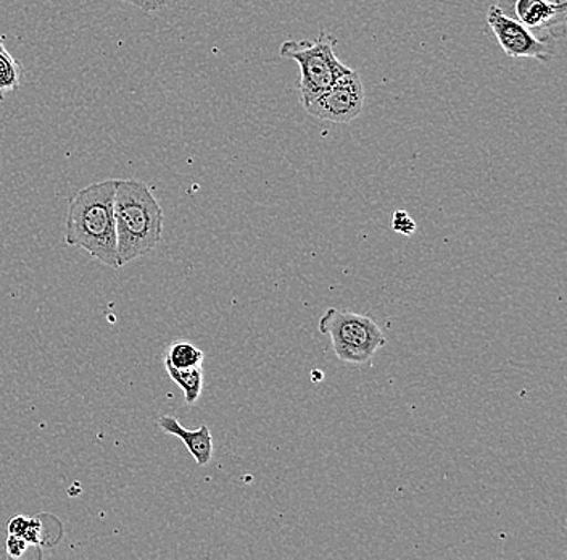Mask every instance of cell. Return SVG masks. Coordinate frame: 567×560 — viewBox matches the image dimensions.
<instances>
[{
    "label": "cell",
    "mask_w": 567,
    "mask_h": 560,
    "mask_svg": "<svg viewBox=\"0 0 567 560\" xmlns=\"http://www.w3.org/2000/svg\"><path fill=\"white\" fill-rule=\"evenodd\" d=\"M115 190L116 180H106L78 191L69 205L65 240L69 246L81 247L106 267L120 268Z\"/></svg>",
    "instance_id": "6da1fadb"
},
{
    "label": "cell",
    "mask_w": 567,
    "mask_h": 560,
    "mask_svg": "<svg viewBox=\"0 0 567 560\" xmlns=\"http://www.w3.org/2000/svg\"><path fill=\"white\" fill-rule=\"evenodd\" d=\"M113 211L120 267L158 246L163 235V211L147 184L116 180Z\"/></svg>",
    "instance_id": "7a4b0ae2"
},
{
    "label": "cell",
    "mask_w": 567,
    "mask_h": 560,
    "mask_svg": "<svg viewBox=\"0 0 567 560\" xmlns=\"http://www.w3.org/2000/svg\"><path fill=\"white\" fill-rule=\"evenodd\" d=\"M336 41L328 34L321 33L317 39L282 42L279 54L282 59L293 60L300 67L299 92L301 104H308L329 90L343 74L349 73V67L337 59Z\"/></svg>",
    "instance_id": "3957f363"
},
{
    "label": "cell",
    "mask_w": 567,
    "mask_h": 560,
    "mask_svg": "<svg viewBox=\"0 0 567 560\" xmlns=\"http://www.w3.org/2000/svg\"><path fill=\"white\" fill-rule=\"evenodd\" d=\"M319 332L331 338L336 356L346 364H371L374 354L388 344L371 317L339 308H329L319 318Z\"/></svg>",
    "instance_id": "277c9868"
},
{
    "label": "cell",
    "mask_w": 567,
    "mask_h": 560,
    "mask_svg": "<svg viewBox=\"0 0 567 560\" xmlns=\"http://www.w3.org/2000/svg\"><path fill=\"white\" fill-rule=\"evenodd\" d=\"M487 23L498 39L499 48L513 59H534L542 63L556 59L551 42L535 37L523 23L503 13L498 7L492 6L488 9Z\"/></svg>",
    "instance_id": "5b68a950"
},
{
    "label": "cell",
    "mask_w": 567,
    "mask_h": 560,
    "mask_svg": "<svg viewBox=\"0 0 567 560\" xmlns=\"http://www.w3.org/2000/svg\"><path fill=\"white\" fill-rule=\"evenodd\" d=\"M363 105V81L360 74L350 70L305 110L315 119L326 120V122L350 123L360 115Z\"/></svg>",
    "instance_id": "8992f818"
},
{
    "label": "cell",
    "mask_w": 567,
    "mask_h": 560,
    "mask_svg": "<svg viewBox=\"0 0 567 560\" xmlns=\"http://www.w3.org/2000/svg\"><path fill=\"white\" fill-rule=\"evenodd\" d=\"M566 17L567 13L559 12L547 0H517L514 3L513 19L544 41L565 37Z\"/></svg>",
    "instance_id": "52a82bcc"
},
{
    "label": "cell",
    "mask_w": 567,
    "mask_h": 560,
    "mask_svg": "<svg viewBox=\"0 0 567 560\" xmlns=\"http://www.w3.org/2000/svg\"><path fill=\"white\" fill-rule=\"evenodd\" d=\"M158 427L163 434L176 436L186 446L187 451L194 457L198 466H207L213 456V438L210 428L202 425L197 430H187L175 417L163 416L158 418Z\"/></svg>",
    "instance_id": "ba28073f"
},
{
    "label": "cell",
    "mask_w": 567,
    "mask_h": 560,
    "mask_svg": "<svg viewBox=\"0 0 567 560\" xmlns=\"http://www.w3.org/2000/svg\"><path fill=\"white\" fill-rule=\"evenodd\" d=\"M165 367L169 378L183 389L186 403H197L198 398H200L202 389H204V370H202V367L184 368V370L172 367V365H165Z\"/></svg>",
    "instance_id": "9c48e42d"
},
{
    "label": "cell",
    "mask_w": 567,
    "mask_h": 560,
    "mask_svg": "<svg viewBox=\"0 0 567 560\" xmlns=\"http://www.w3.org/2000/svg\"><path fill=\"white\" fill-rule=\"evenodd\" d=\"M23 83V67L13 59L0 38V94L17 91Z\"/></svg>",
    "instance_id": "30bf717a"
},
{
    "label": "cell",
    "mask_w": 567,
    "mask_h": 560,
    "mask_svg": "<svg viewBox=\"0 0 567 560\" xmlns=\"http://www.w3.org/2000/svg\"><path fill=\"white\" fill-rule=\"evenodd\" d=\"M204 359L205 354L193 343L176 342L169 346L168 353H166L165 365L184 370V368L202 367Z\"/></svg>",
    "instance_id": "8fae6325"
},
{
    "label": "cell",
    "mask_w": 567,
    "mask_h": 560,
    "mask_svg": "<svg viewBox=\"0 0 567 560\" xmlns=\"http://www.w3.org/2000/svg\"><path fill=\"white\" fill-rule=\"evenodd\" d=\"M393 232L403 236H413L416 232V222L408 215L406 211H396L392 220Z\"/></svg>",
    "instance_id": "7c38bea8"
},
{
    "label": "cell",
    "mask_w": 567,
    "mask_h": 560,
    "mask_svg": "<svg viewBox=\"0 0 567 560\" xmlns=\"http://www.w3.org/2000/svg\"><path fill=\"white\" fill-rule=\"evenodd\" d=\"M28 548H30L28 541L24 538L18 537V534H9V538H7V554L10 558L20 559Z\"/></svg>",
    "instance_id": "4fadbf2b"
},
{
    "label": "cell",
    "mask_w": 567,
    "mask_h": 560,
    "mask_svg": "<svg viewBox=\"0 0 567 560\" xmlns=\"http://www.w3.org/2000/svg\"><path fill=\"white\" fill-rule=\"evenodd\" d=\"M41 533H42V523L39 522L38 519H30L28 522L27 530L23 531L21 538L28 541V544L41 546Z\"/></svg>",
    "instance_id": "5bb4252c"
},
{
    "label": "cell",
    "mask_w": 567,
    "mask_h": 560,
    "mask_svg": "<svg viewBox=\"0 0 567 560\" xmlns=\"http://www.w3.org/2000/svg\"><path fill=\"white\" fill-rule=\"evenodd\" d=\"M123 2L131 3V6L144 10V12H157V10L163 9L169 0H123Z\"/></svg>",
    "instance_id": "9a60e30c"
},
{
    "label": "cell",
    "mask_w": 567,
    "mask_h": 560,
    "mask_svg": "<svg viewBox=\"0 0 567 560\" xmlns=\"http://www.w3.org/2000/svg\"><path fill=\"white\" fill-rule=\"evenodd\" d=\"M28 522H30V519H28V517H13V519L10 520L9 525H7V528H9V533L18 534V537H21V534H23V531L27 530Z\"/></svg>",
    "instance_id": "2e32d148"
},
{
    "label": "cell",
    "mask_w": 567,
    "mask_h": 560,
    "mask_svg": "<svg viewBox=\"0 0 567 560\" xmlns=\"http://www.w3.org/2000/svg\"><path fill=\"white\" fill-rule=\"evenodd\" d=\"M516 2L517 0H496V7L506 16L513 17L514 3Z\"/></svg>",
    "instance_id": "e0dca14e"
},
{
    "label": "cell",
    "mask_w": 567,
    "mask_h": 560,
    "mask_svg": "<svg viewBox=\"0 0 567 560\" xmlns=\"http://www.w3.org/2000/svg\"><path fill=\"white\" fill-rule=\"evenodd\" d=\"M549 6L555 7V9H558L559 12L567 13V0H547Z\"/></svg>",
    "instance_id": "ac0fdd59"
},
{
    "label": "cell",
    "mask_w": 567,
    "mask_h": 560,
    "mask_svg": "<svg viewBox=\"0 0 567 560\" xmlns=\"http://www.w3.org/2000/svg\"><path fill=\"white\" fill-rule=\"evenodd\" d=\"M322 378H324V374H322L321 370H317V368H315V370L311 371V380H313V383L322 381Z\"/></svg>",
    "instance_id": "d6986e66"
}]
</instances>
